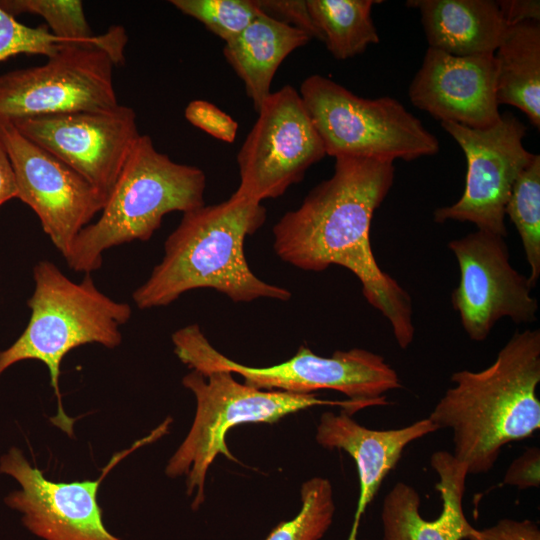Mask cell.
Segmentation results:
<instances>
[{
	"instance_id": "obj_32",
	"label": "cell",
	"mask_w": 540,
	"mask_h": 540,
	"mask_svg": "<svg viewBox=\"0 0 540 540\" xmlns=\"http://www.w3.org/2000/svg\"><path fill=\"white\" fill-rule=\"evenodd\" d=\"M507 27L527 21H540L539 0L496 1Z\"/></svg>"
},
{
	"instance_id": "obj_10",
	"label": "cell",
	"mask_w": 540,
	"mask_h": 540,
	"mask_svg": "<svg viewBox=\"0 0 540 540\" xmlns=\"http://www.w3.org/2000/svg\"><path fill=\"white\" fill-rule=\"evenodd\" d=\"M238 154L240 184L234 192L262 202L304 178L325 155L299 92L291 85L267 97Z\"/></svg>"
},
{
	"instance_id": "obj_24",
	"label": "cell",
	"mask_w": 540,
	"mask_h": 540,
	"mask_svg": "<svg viewBox=\"0 0 540 540\" xmlns=\"http://www.w3.org/2000/svg\"><path fill=\"white\" fill-rule=\"evenodd\" d=\"M505 215L515 225L530 268L529 282L534 288L540 277V156L516 179L505 207Z\"/></svg>"
},
{
	"instance_id": "obj_22",
	"label": "cell",
	"mask_w": 540,
	"mask_h": 540,
	"mask_svg": "<svg viewBox=\"0 0 540 540\" xmlns=\"http://www.w3.org/2000/svg\"><path fill=\"white\" fill-rule=\"evenodd\" d=\"M377 0H306L311 18L328 51L337 60L362 54L379 43L371 17Z\"/></svg>"
},
{
	"instance_id": "obj_25",
	"label": "cell",
	"mask_w": 540,
	"mask_h": 540,
	"mask_svg": "<svg viewBox=\"0 0 540 540\" xmlns=\"http://www.w3.org/2000/svg\"><path fill=\"white\" fill-rule=\"evenodd\" d=\"M301 509L279 523L265 540H320L332 524L335 503L330 481L313 477L301 486Z\"/></svg>"
},
{
	"instance_id": "obj_9",
	"label": "cell",
	"mask_w": 540,
	"mask_h": 540,
	"mask_svg": "<svg viewBox=\"0 0 540 540\" xmlns=\"http://www.w3.org/2000/svg\"><path fill=\"white\" fill-rule=\"evenodd\" d=\"M39 66L0 75V120L78 111H100L119 103L116 65L95 44L68 43Z\"/></svg>"
},
{
	"instance_id": "obj_31",
	"label": "cell",
	"mask_w": 540,
	"mask_h": 540,
	"mask_svg": "<svg viewBox=\"0 0 540 540\" xmlns=\"http://www.w3.org/2000/svg\"><path fill=\"white\" fill-rule=\"evenodd\" d=\"M502 483L518 489L538 488L540 486V449L536 446L530 447L514 459Z\"/></svg>"
},
{
	"instance_id": "obj_7",
	"label": "cell",
	"mask_w": 540,
	"mask_h": 540,
	"mask_svg": "<svg viewBox=\"0 0 540 540\" xmlns=\"http://www.w3.org/2000/svg\"><path fill=\"white\" fill-rule=\"evenodd\" d=\"M174 352L192 370L205 373L225 370L240 375L246 385L294 394H312L331 389L350 400L387 404L386 392L401 387L397 372L371 351L337 350L330 357L316 355L302 345L285 362L266 367L240 364L215 349L199 325H187L172 334Z\"/></svg>"
},
{
	"instance_id": "obj_12",
	"label": "cell",
	"mask_w": 540,
	"mask_h": 540,
	"mask_svg": "<svg viewBox=\"0 0 540 540\" xmlns=\"http://www.w3.org/2000/svg\"><path fill=\"white\" fill-rule=\"evenodd\" d=\"M27 139L73 169L107 199L141 136L128 106L11 121Z\"/></svg>"
},
{
	"instance_id": "obj_21",
	"label": "cell",
	"mask_w": 540,
	"mask_h": 540,
	"mask_svg": "<svg viewBox=\"0 0 540 540\" xmlns=\"http://www.w3.org/2000/svg\"><path fill=\"white\" fill-rule=\"evenodd\" d=\"M498 104L521 110L540 128V21L511 27L494 52Z\"/></svg>"
},
{
	"instance_id": "obj_6",
	"label": "cell",
	"mask_w": 540,
	"mask_h": 540,
	"mask_svg": "<svg viewBox=\"0 0 540 540\" xmlns=\"http://www.w3.org/2000/svg\"><path fill=\"white\" fill-rule=\"evenodd\" d=\"M196 399V413L186 438L168 461L165 473L186 476L187 495H194L192 509L204 502L209 467L218 455L236 461L226 444V434L246 423H274L286 415L317 405L342 407L352 415L360 409L377 406L374 402L319 399L312 394L261 390L239 383L225 370L201 373L192 370L182 379Z\"/></svg>"
},
{
	"instance_id": "obj_16",
	"label": "cell",
	"mask_w": 540,
	"mask_h": 540,
	"mask_svg": "<svg viewBox=\"0 0 540 540\" xmlns=\"http://www.w3.org/2000/svg\"><path fill=\"white\" fill-rule=\"evenodd\" d=\"M408 96L415 107L440 123L491 127L501 117L494 53L454 56L428 47Z\"/></svg>"
},
{
	"instance_id": "obj_13",
	"label": "cell",
	"mask_w": 540,
	"mask_h": 540,
	"mask_svg": "<svg viewBox=\"0 0 540 540\" xmlns=\"http://www.w3.org/2000/svg\"><path fill=\"white\" fill-rule=\"evenodd\" d=\"M448 248L460 270L452 305L471 340L484 341L505 317L515 323L537 320L538 301L528 277L510 264L504 237L477 229L450 241Z\"/></svg>"
},
{
	"instance_id": "obj_33",
	"label": "cell",
	"mask_w": 540,
	"mask_h": 540,
	"mask_svg": "<svg viewBox=\"0 0 540 540\" xmlns=\"http://www.w3.org/2000/svg\"><path fill=\"white\" fill-rule=\"evenodd\" d=\"M18 197L15 172L8 152L0 140V206Z\"/></svg>"
},
{
	"instance_id": "obj_17",
	"label": "cell",
	"mask_w": 540,
	"mask_h": 540,
	"mask_svg": "<svg viewBox=\"0 0 540 540\" xmlns=\"http://www.w3.org/2000/svg\"><path fill=\"white\" fill-rule=\"evenodd\" d=\"M439 430L429 418L398 429L374 430L357 423L350 414L326 411L320 416L315 439L326 449H340L355 461L359 499L349 540H355L360 518L382 482L413 441Z\"/></svg>"
},
{
	"instance_id": "obj_26",
	"label": "cell",
	"mask_w": 540,
	"mask_h": 540,
	"mask_svg": "<svg viewBox=\"0 0 540 540\" xmlns=\"http://www.w3.org/2000/svg\"><path fill=\"white\" fill-rule=\"evenodd\" d=\"M170 3L200 21L225 43L241 34L262 12L256 0H172Z\"/></svg>"
},
{
	"instance_id": "obj_11",
	"label": "cell",
	"mask_w": 540,
	"mask_h": 540,
	"mask_svg": "<svg viewBox=\"0 0 540 540\" xmlns=\"http://www.w3.org/2000/svg\"><path fill=\"white\" fill-rule=\"evenodd\" d=\"M465 154L467 174L463 194L452 205L436 209V223L470 222L477 229L507 236L505 207L513 185L535 154L523 145L527 127L510 112L485 129L441 123Z\"/></svg>"
},
{
	"instance_id": "obj_20",
	"label": "cell",
	"mask_w": 540,
	"mask_h": 540,
	"mask_svg": "<svg viewBox=\"0 0 540 540\" xmlns=\"http://www.w3.org/2000/svg\"><path fill=\"white\" fill-rule=\"evenodd\" d=\"M310 40L302 30L261 12L241 34L225 43L223 55L243 81L256 112L271 94L281 63Z\"/></svg>"
},
{
	"instance_id": "obj_5",
	"label": "cell",
	"mask_w": 540,
	"mask_h": 540,
	"mask_svg": "<svg viewBox=\"0 0 540 540\" xmlns=\"http://www.w3.org/2000/svg\"><path fill=\"white\" fill-rule=\"evenodd\" d=\"M206 175L196 166L174 162L141 134L122 168L99 219L84 227L64 257L75 272L91 274L103 253L131 241L149 240L163 217L204 205Z\"/></svg>"
},
{
	"instance_id": "obj_14",
	"label": "cell",
	"mask_w": 540,
	"mask_h": 540,
	"mask_svg": "<svg viewBox=\"0 0 540 540\" xmlns=\"http://www.w3.org/2000/svg\"><path fill=\"white\" fill-rule=\"evenodd\" d=\"M0 140L11 160L18 199L38 216L43 231L65 257L80 231L107 198L81 175L0 120Z\"/></svg>"
},
{
	"instance_id": "obj_27",
	"label": "cell",
	"mask_w": 540,
	"mask_h": 540,
	"mask_svg": "<svg viewBox=\"0 0 540 540\" xmlns=\"http://www.w3.org/2000/svg\"><path fill=\"white\" fill-rule=\"evenodd\" d=\"M68 43L54 36L46 25L26 26L0 7V62L18 54L50 57Z\"/></svg>"
},
{
	"instance_id": "obj_18",
	"label": "cell",
	"mask_w": 540,
	"mask_h": 540,
	"mask_svg": "<svg viewBox=\"0 0 540 540\" xmlns=\"http://www.w3.org/2000/svg\"><path fill=\"white\" fill-rule=\"evenodd\" d=\"M430 465L439 478L435 488L441 496V513L433 520L423 518L417 490L397 482L382 503L383 540H464L474 530L463 510L467 466L444 450L431 455Z\"/></svg>"
},
{
	"instance_id": "obj_1",
	"label": "cell",
	"mask_w": 540,
	"mask_h": 540,
	"mask_svg": "<svg viewBox=\"0 0 540 540\" xmlns=\"http://www.w3.org/2000/svg\"><path fill=\"white\" fill-rule=\"evenodd\" d=\"M395 176L392 161L335 158L332 176L319 183L295 210L273 227L274 249L306 271L342 266L360 281L367 302L388 320L399 347L412 343L415 328L409 293L374 257L370 228Z\"/></svg>"
},
{
	"instance_id": "obj_23",
	"label": "cell",
	"mask_w": 540,
	"mask_h": 540,
	"mask_svg": "<svg viewBox=\"0 0 540 540\" xmlns=\"http://www.w3.org/2000/svg\"><path fill=\"white\" fill-rule=\"evenodd\" d=\"M0 7L15 17L37 14L46 21L49 31L71 43L95 44L110 53L116 65L123 64L127 34L122 26H112L94 35L80 0H0Z\"/></svg>"
},
{
	"instance_id": "obj_29",
	"label": "cell",
	"mask_w": 540,
	"mask_h": 540,
	"mask_svg": "<svg viewBox=\"0 0 540 540\" xmlns=\"http://www.w3.org/2000/svg\"><path fill=\"white\" fill-rule=\"evenodd\" d=\"M256 3L266 15L302 30L311 39L323 41L311 18L306 0H256Z\"/></svg>"
},
{
	"instance_id": "obj_30",
	"label": "cell",
	"mask_w": 540,
	"mask_h": 540,
	"mask_svg": "<svg viewBox=\"0 0 540 540\" xmlns=\"http://www.w3.org/2000/svg\"><path fill=\"white\" fill-rule=\"evenodd\" d=\"M467 540H540V529L529 519L503 518L493 526L474 528Z\"/></svg>"
},
{
	"instance_id": "obj_4",
	"label": "cell",
	"mask_w": 540,
	"mask_h": 540,
	"mask_svg": "<svg viewBox=\"0 0 540 540\" xmlns=\"http://www.w3.org/2000/svg\"><path fill=\"white\" fill-rule=\"evenodd\" d=\"M33 278L34 291L27 301L30 320L20 337L0 352V375L19 361L43 362L58 402L51 421L73 436L75 418L65 414L59 389L62 360L74 348L89 343L117 347L122 341L120 328L131 318L132 308L101 292L90 274L76 283L48 260L34 266Z\"/></svg>"
},
{
	"instance_id": "obj_28",
	"label": "cell",
	"mask_w": 540,
	"mask_h": 540,
	"mask_svg": "<svg viewBox=\"0 0 540 540\" xmlns=\"http://www.w3.org/2000/svg\"><path fill=\"white\" fill-rule=\"evenodd\" d=\"M185 118L193 126L221 141L232 143L236 138L238 123L206 100L191 101L185 108Z\"/></svg>"
},
{
	"instance_id": "obj_8",
	"label": "cell",
	"mask_w": 540,
	"mask_h": 540,
	"mask_svg": "<svg viewBox=\"0 0 540 540\" xmlns=\"http://www.w3.org/2000/svg\"><path fill=\"white\" fill-rule=\"evenodd\" d=\"M299 94L328 156L412 161L440 149L395 98H363L318 74L304 79Z\"/></svg>"
},
{
	"instance_id": "obj_3",
	"label": "cell",
	"mask_w": 540,
	"mask_h": 540,
	"mask_svg": "<svg viewBox=\"0 0 540 540\" xmlns=\"http://www.w3.org/2000/svg\"><path fill=\"white\" fill-rule=\"evenodd\" d=\"M260 203L233 193L218 204L183 213L164 243V256L132 294L139 309L167 306L183 293L211 288L234 302L287 301L291 292L266 283L250 269L244 241L265 222Z\"/></svg>"
},
{
	"instance_id": "obj_2",
	"label": "cell",
	"mask_w": 540,
	"mask_h": 540,
	"mask_svg": "<svg viewBox=\"0 0 540 540\" xmlns=\"http://www.w3.org/2000/svg\"><path fill=\"white\" fill-rule=\"evenodd\" d=\"M451 381L428 418L438 429L452 430V454L468 475L487 473L504 445L540 428L539 329L514 333L491 365L457 371Z\"/></svg>"
},
{
	"instance_id": "obj_19",
	"label": "cell",
	"mask_w": 540,
	"mask_h": 540,
	"mask_svg": "<svg viewBox=\"0 0 540 540\" xmlns=\"http://www.w3.org/2000/svg\"><path fill=\"white\" fill-rule=\"evenodd\" d=\"M417 8L430 48L454 56L494 53L507 25L493 0H409Z\"/></svg>"
},
{
	"instance_id": "obj_15",
	"label": "cell",
	"mask_w": 540,
	"mask_h": 540,
	"mask_svg": "<svg viewBox=\"0 0 540 540\" xmlns=\"http://www.w3.org/2000/svg\"><path fill=\"white\" fill-rule=\"evenodd\" d=\"M162 435L158 427L132 448L115 454L97 480L69 483L48 480L29 464L22 451L13 447L2 456L0 472L13 476L22 489L9 494L5 502L22 512L26 528L43 540H121L103 524L97 502L99 485L126 454Z\"/></svg>"
}]
</instances>
